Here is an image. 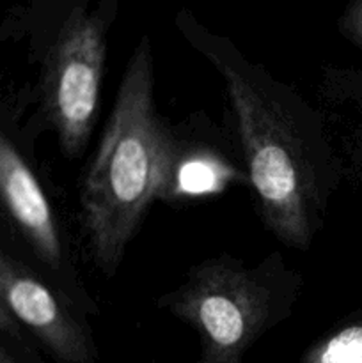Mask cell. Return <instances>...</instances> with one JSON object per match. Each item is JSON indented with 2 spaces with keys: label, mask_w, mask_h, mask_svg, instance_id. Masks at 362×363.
<instances>
[{
  "label": "cell",
  "mask_w": 362,
  "mask_h": 363,
  "mask_svg": "<svg viewBox=\"0 0 362 363\" xmlns=\"http://www.w3.org/2000/svg\"><path fill=\"white\" fill-rule=\"evenodd\" d=\"M174 23L222 77L263 222L286 247L305 250L323 208L322 152L307 106L190 11L181 9Z\"/></svg>",
  "instance_id": "obj_1"
},
{
  "label": "cell",
  "mask_w": 362,
  "mask_h": 363,
  "mask_svg": "<svg viewBox=\"0 0 362 363\" xmlns=\"http://www.w3.org/2000/svg\"><path fill=\"white\" fill-rule=\"evenodd\" d=\"M176 147L156 108L153 48L144 34L128 60L80 188L91 255L106 277L116 275L146 213L162 201Z\"/></svg>",
  "instance_id": "obj_2"
},
{
  "label": "cell",
  "mask_w": 362,
  "mask_h": 363,
  "mask_svg": "<svg viewBox=\"0 0 362 363\" xmlns=\"http://www.w3.org/2000/svg\"><path fill=\"white\" fill-rule=\"evenodd\" d=\"M298 289L300 277L279 254L254 268L222 254L194 266L158 307L197 333V363H245L252 346L290 314Z\"/></svg>",
  "instance_id": "obj_3"
},
{
  "label": "cell",
  "mask_w": 362,
  "mask_h": 363,
  "mask_svg": "<svg viewBox=\"0 0 362 363\" xmlns=\"http://www.w3.org/2000/svg\"><path fill=\"white\" fill-rule=\"evenodd\" d=\"M116 4H75L46 53L43 110L66 158H78L94 130Z\"/></svg>",
  "instance_id": "obj_4"
},
{
  "label": "cell",
  "mask_w": 362,
  "mask_h": 363,
  "mask_svg": "<svg viewBox=\"0 0 362 363\" xmlns=\"http://www.w3.org/2000/svg\"><path fill=\"white\" fill-rule=\"evenodd\" d=\"M0 303L27 326L57 363H96V346L73 300L0 250Z\"/></svg>",
  "instance_id": "obj_5"
},
{
  "label": "cell",
  "mask_w": 362,
  "mask_h": 363,
  "mask_svg": "<svg viewBox=\"0 0 362 363\" xmlns=\"http://www.w3.org/2000/svg\"><path fill=\"white\" fill-rule=\"evenodd\" d=\"M0 197L25 240L48 268L64 272L66 254L55 211L21 152L0 130Z\"/></svg>",
  "instance_id": "obj_6"
},
{
  "label": "cell",
  "mask_w": 362,
  "mask_h": 363,
  "mask_svg": "<svg viewBox=\"0 0 362 363\" xmlns=\"http://www.w3.org/2000/svg\"><path fill=\"white\" fill-rule=\"evenodd\" d=\"M238 181L248 183L247 174L238 172L220 155L206 149L181 151L177 144L162 201H181L222 194L227 186Z\"/></svg>",
  "instance_id": "obj_7"
},
{
  "label": "cell",
  "mask_w": 362,
  "mask_h": 363,
  "mask_svg": "<svg viewBox=\"0 0 362 363\" xmlns=\"http://www.w3.org/2000/svg\"><path fill=\"white\" fill-rule=\"evenodd\" d=\"M300 363H362V323L343 326L312 344Z\"/></svg>",
  "instance_id": "obj_8"
},
{
  "label": "cell",
  "mask_w": 362,
  "mask_h": 363,
  "mask_svg": "<svg viewBox=\"0 0 362 363\" xmlns=\"http://www.w3.org/2000/svg\"><path fill=\"white\" fill-rule=\"evenodd\" d=\"M341 28L344 34L362 48V0L351 4L341 20Z\"/></svg>",
  "instance_id": "obj_9"
},
{
  "label": "cell",
  "mask_w": 362,
  "mask_h": 363,
  "mask_svg": "<svg viewBox=\"0 0 362 363\" xmlns=\"http://www.w3.org/2000/svg\"><path fill=\"white\" fill-rule=\"evenodd\" d=\"M0 330L7 333H13V335H16L20 332V323L11 315V312L2 303H0Z\"/></svg>",
  "instance_id": "obj_10"
},
{
  "label": "cell",
  "mask_w": 362,
  "mask_h": 363,
  "mask_svg": "<svg viewBox=\"0 0 362 363\" xmlns=\"http://www.w3.org/2000/svg\"><path fill=\"white\" fill-rule=\"evenodd\" d=\"M0 363H18V362L14 360L13 354L7 353L6 350H2V347H0Z\"/></svg>",
  "instance_id": "obj_11"
}]
</instances>
